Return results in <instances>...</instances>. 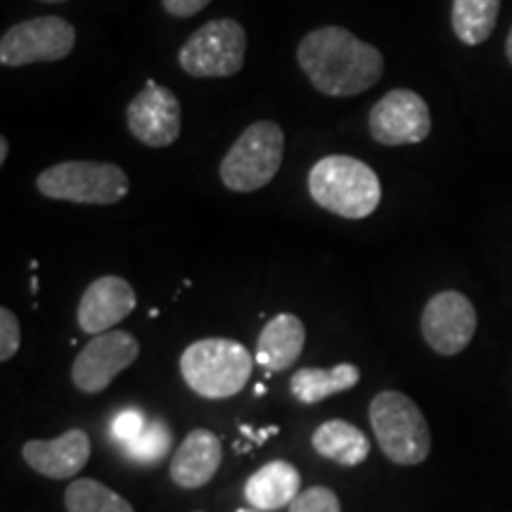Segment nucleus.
Instances as JSON below:
<instances>
[{
	"instance_id": "1",
	"label": "nucleus",
	"mask_w": 512,
	"mask_h": 512,
	"mask_svg": "<svg viewBox=\"0 0 512 512\" xmlns=\"http://www.w3.org/2000/svg\"><path fill=\"white\" fill-rule=\"evenodd\" d=\"M297 62L311 86L330 98L366 93L384 74L380 50L344 27L309 31L297 48Z\"/></svg>"
},
{
	"instance_id": "2",
	"label": "nucleus",
	"mask_w": 512,
	"mask_h": 512,
	"mask_svg": "<svg viewBox=\"0 0 512 512\" xmlns=\"http://www.w3.org/2000/svg\"><path fill=\"white\" fill-rule=\"evenodd\" d=\"M309 195L330 214L361 221L380 207L382 185L375 171L361 159L330 155L311 166Z\"/></svg>"
},
{
	"instance_id": "3",
	"label": "nucleus",
	"mask_w": 512,
	"mask_h": 512,
	"mask_svg": "<svg viewBox=\"0 0 512 512\" xmlns=\"http://www.w3.org/2000/svg\"><path fill=\"white\" fill-rule=\"evenodd\" d=\"M252 370V354L235 339H200L181 354L185 384L204 399H230L240 394L252 377Z\"/></svg>"
},
{
	"instance_id": "4",
	"label": "nucleus",
	"mask_w": 512,
	"mask_h": 512,
	"mask_svg": "<svg viewBox=\"0 0 512 512\" xmlns=\"http://www.w3.org/2000/svg\"><path fill=\"white\" fill-rule=\"evenodd\" d=\"M370 425L382 453L392 463L418 465L430 456V427L411 396L392 389L377 394L370 401Z\"/></svg>"
},
{
	"instance_id": "5",
	"label": "nucleus",
	"mask_w": 512,
	"mask_h": 512,
	"mask_svg": "<svg viewBox=\"0 0 512 512\" xmlns=\"http://www.w3.org/2000/svg\"><path fill=\"white\" fill-rule=\"evenodd\" d=\"M285 155V133L275 121H256L230 145L219 166L223 185L233 192L266 188L280 171Z\"/></svg>"
},
{
	"instance_id": "6",
	"label": "nucleus",
	"mask_w": 512,
	"mask_h": 512,
	"mask_svg": "<svg viewBox=\"0 0 512 512\" xmlns=\"http://www.w3.org/2000/svg\"><path fill=\"white\" fill-rule=\"evenodd\" d=\"M36 188L48 200L74 204H117L128 195L126 171L110 162H60L36 178Z\"/></svg>"
},
{
	"instance_id": "7",
	"label": "nucleus",
	"mask_w": 512,
	"mask_h": 512,
	"mask_svg": "<svg viewBox=\"0 0 512 512\" xmlns=\"http://www.w3.org/2000/svg\"><path fill=\"white\" fill-rule=\"evenodd\" d=\"M247 34L238 19L221 17L202 24L178 50V64L195 79H226L245 67Z\"/></svg>"
},
{
	"instance_id": "8",
	"label": "nucleus",
	"mask_w": 512,
	"mask_h": 512,
	"mask_svg": "<svg viewBox=\"0 0 512 512\" xmlns=\"http://www.w3.org/2000/svg\"><path fill=\"white\" fill-rule=\"evenodd\" d=\"M76 31L64 17H34L19 22L0 38L3 67H27L36 62L64 60L74 50Z\"/></svg>"
},
{
	"instance_id": "9",
	"label": "nucleus",
	"mask_w": 512,
	"mask_h": 512,
	"mask_svg": "<svg viewBox=\"0 0 512 512\" xmlns=\"http://www.w3.org/2000/svg\"><path fill=\"white\" fill-rule=\"evenodd\" d=\"M368 126L370 136L380 145L399 147L422 143L432 131L430 107L415 91L396 88L375 102Z\"/></svg>"
},
{
	"instance_id": "10",
	"label": "nucleus",
	"mask_w": 512,
	"mask_h": 512,
	"mask_svg": "<svg viewBox=\"0 0 512 512\" xmlns=\"http://www.w3.org/2000/svg\"><path fill=\"white\" fill-rule=\"evenodd\" d=\"M140 354L138 339L131 332L112 330L95 335L72 366V382L83 394H100L114 377L131 366Z\"/></svg>"
},
{
	"instance_id": "11",
	"label": "nucleus",
	"mask_w": 512,
	"mask_h": 512,
	"mask_svg": "<svg viewBox=\"0 0 512 512\" xmlns=\"http://www.w3.org/2000/svg\"><path fill=\"white\" fill-rule=\"evenodd\" d=\"M181 102L171 88L150 81L126 107L131 136L147 147H169L181 138Z\"/></svg>"
},
{
	"instance_id": "12",
	"label": "nucleus",
	"mask_w": 512,
	"mask_h": 512,
	"mask_svg": "<svg viewBox=\"0 0 512 512\" xmlns=\"http://www.w3.org/2000/svg\"><path fill=\"white\" fill-rule=\"evenodd\" d=\"M477 311L465 294L446 290L434 294L422 311V337L441 356H456L472 342Z\"/></svg>"
},
{
	"instance_id": "13",
	"label": "nucleus",
	"mask_w": 512,
	"mask_h": 512,
	"mask_svg": "<svg viewBox=\"0 0 512 512\" xmlns=\"http://www.w3.org/2000/svg\"><path fill=\"white\" fill-rule=\"evenodd\" d=\"M138 297L131 283L119 275H102L93 280L79 302V328L86 335H102L128 318L136 309Z\"/></svg>"
},
{
	"instance_id": "14",
	"label": "nucleus",
	"mask_w": 512,
	"mask_h": 512,
	"mask_svg": "<svg viewBox=\"0 0 512 512\" xmlns=\"http://www.w3.org/2000/svg\"><path fill=\"white\" fill-rule=\"evenodd\" d=\"M29 467L50 479H72L91 458V439L83 430H69L57 439H34L22 448Z\"/></svg>"
},
{
	"instance_id": "15",
	"label": "nucleus",
	"mask_w": 512,
	"mask_h": 512,
	"mask_svg": "<svg viewBox=\"0 0 512 512\" xmlns=\"http://www.w3.org/2000/svg\"><path fill=\"white\" fill-rule=\"evenodd\" d=\"M221 441L209 430H192L171 458V479L181 489H200L219 472Z\"/></svg>"
},
{
	"instance_id": "16",
	"label": "nucleus",
	"mask_w": 512,
	"mask_h": 512,
	"mask_svg": "<svg viewBox=\"0 0 512 512\" xmlns=\"http://www.w3.org/2000/svg\"><path fill=\"white\" fill-rule=\"evenodd\" d=\"M306 344V328L294 313H280L268 320L256 342V363L271 373H283L302 356Z\"/></svg>"
},
{
	"instance_id": "17",
	"label": "nucleus",
	"mask_w": 512,
	"mask_h": 512,
	"mask_svg": "<svg viewBox=\"0 0 512 512\" xmlns=\"http://www.w3.org/2000/svg\"><path fill=\"white\" fill-rule=\"evenodd\" d=\"M302 477L287 460H273L256 470L245 484V498L254 510H280L294 503L302 491Z\"/></svg>"
},
{
	"instance_id": "18",
	"label": "nucleus",
	"mask_w": 512,
	"mask_h": 512,
	"mask_svg": "<svg viewBox=\"0 0 512 512\" xmlns=\"http://www.w3.org/2000/svg\"><path fill=\"white\" fill-rule=\"evenodd\" d=\"M311 444L318 456L335 460L344 467H356L368 458L370 441L366 434L347 420H328L313 432Z\"/></svg>"
},
{
	"instance_id": "19",
	"label": "nucleus",
	"mask_w": 512,
	"mask_h": 512,
	"mask_svg": "<svg viewBox=\"0 0 512 512\" xmlns=\"http://www.w3.org/2000/svg\"><path fill=\"white\" fill-rule=\"evenodd\" d=\"M361 380L354 363H339L335 368H302L292 375V396L302 403H318L328 396L349 392Z\"/></svg>"
},
{
	"instance_id": "20",
	"label": "nucleus",
	"mask_w": 512,
	"mask_h": 512,
	"mask_svg": "<svg viewBox=\"0 0 512 512\" xmlns=\"http://www.w3.org/2000/svg\"><path fill=\"white\" fill-rule=\"evenodd\" d=\"M501 0H453L451 24L465 46H479L494 34Z\"/></svg>"
},
{
	"instance_id": "21",
	"label": "nucleus",
	"mask_w": 512,
	"mask_h": 512,
	"mask_svg": "<svg viewBox=\"0 0 512 512\" xmlns=\"http://www.w3.org/2000/svg\"><path fill=\"white\" fill-rule=\"evenodd\" d=\"M67 512H136L133 505L95 479H74L64 491Z\"/></svg>"
},
{
	"instance_id": "22",
	"label": "nucleus",
	"mask_w": 512,
	"mask_h": 512,
	"mask_svg": "<svg viewBox=\"0 0 512 512\" xmlns=\"http://www.w3.org/2000/svg\"><path fill=\"white\" fill-rule=\"evenodd\" d=\"M171 444H174V434H171L169 425L164 420H150L145 432L136 441L126 444V456L136 463L152 465L171 451Z\"/></svg>"
},
{
	"instance_id": "23",
	"label": "nucleus",
	"mask_w": 512,
	"mask_h": 512,
	"mask_svg": "<svg viewBox=\"0 0 512 512\" xmlns=\"http://www.w3.org/2000/svg\"><path fill=\"white\" fill-rule=\"evenodd\" d=\"M290 512H342V505L328 486H311L294 498Z\"/></svg>"
},
{
	"instance_id": "24",
	"label": "nucleus",
	"mask_w": 512,
	"mask_h": 512,
	"mask_svg": "<svg viewBox=\"0 0 512 512\" xmlns=\"http://www.w3.org/2000/svg\"><path fill=\"white\" fill-rule=\"evenodd\" d=\"M147 427V418L136 408H126V411H121L114 415L112 425H110V432H112V439L119 441V444H131V441H136L140 434L145 432Z\"/></svg>"
},
{
	"instance_id": "25",
	"label": "nucleus",
	"mask_w": 512,
	"mask_h": 512,
	"mask_svg": "<svg viewBox=\"0 0 512 512\" xmlns=\"http://www.w3.org/2000/svg\"><path fill=\"white\" fill-rule=\"evenodd\" d=\"M22 344V328H19V320L10 309H0V361H10L12 356L19 351Z\"/></svg>"
},
{
	"instance_id": "26",
	"label": "nucleus",
	"mask_w": 512,
	"mask_h": 512,
	"mask_svg": "<svg viewBox=\"0 0 512 512\" xmlns=\"http://www.w3.org/2000/svg\"><path fill=\"white\" fill-rule=\"evenodd\" d=\"M211 0H162L164 10L169 12L171 17H178V19H188L192 15H197V12H202Z\"/></svg>"
},
{
	"instance_id": "27",
	"label": "nucleus",
	"mask_w": 512,
	"mask_h": 512,
	"mask_svg": "<svg viewBox=\"0 0 512 512\" xmlns=\"http://www.w3.org/2000/svg\"><path fill=\"white\" fill-rule=\"evenodd\" d=\"M242 432H245L249 439H254V437H256V434H254L252 430H249V427H247V425H242ZM268 434H278V427H268V430H264V432H261V437H259V439H256V441H261V439H264V437H268Z\"/></svg>"
},
{
	"instance_id": "28",
	"label": "nucleus",
	"mask_w": 512,
	"mask_h": 512,
	"mask_svg": "<svg viewBox=\"0 0 512 512\" xmlns=\"http://www.w3.org/2000/svg\"><path fill=\"white\" fill-rule=\"evenodd\" d=\"M8 152H10V143H8V138L0 136V164L8 162Z\"/></svg>"
},
{
	"instance_id": "29",
	"label": "nucleus",
	"mask_w": 512,
	"mask_h": 512,
	"mask_svg": "<svg viewBox=\"0 0 512 512\" xmlns=\"http://www.w3.org/2000/svg\"><path fill=\"white\" fill-rule=\"evenodd\" d=\"M505 55H508V60L512 64V29H510V34H508V41H505Z\"/></svg>"
},
{
	"instance_id": "30",
	"label": "nucleus",
	"mask_w": 512,
	"mask_h": 512,
	"mask_svg": "<svg viewBox=\"0 0 512 512\" xmlns=\"http://www.w3.org/2000/svg\"><path fill=\"white\" fill-rule=\"evenodd\" d=\"M41 3H50V5H57V3H67V0H41Z\"/></svg>"
},
{
	"instance_id": "31",
	"label": "nucleus",
	"mask_w": 512,
	"mask_h": 512,
	"mask_svg": "<svg viewBox=\"0 0 512 512\" xmlns=\"http://www.w3.org/2000/svg\"><path fill=\"white\" fill-rule=\"evenodd\" d=\"M235 512H259V510H254V508H238Z\"/></svg>"
}]
</instances>
